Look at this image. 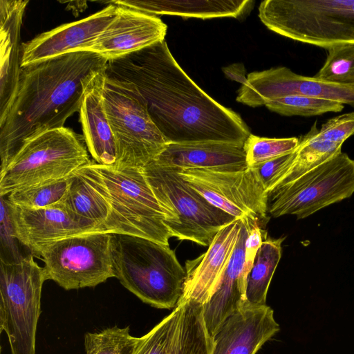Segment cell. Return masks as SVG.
<instances>
[{
	"instance_id": "obj_24",
	"label": "cell",
	"mask_w": 354,
	"mask_h": 354,
	"mask_svg": "<svg viewBox=\"0 0 354 354\" xmlns=\"http://www.w3.org/2000/svg\"><path fill=\"white\" fill-rule=\"evenodd\" d=\"M116 6H124L150 15H169L183 17L210 19L240 18L253 6L250 0L214 1H111Z\"/></svg>"
},
{
	"instance_id": "obj_12",
	"label": "cell",
	"mask_w": 354,
	"mask_h": 354,
	"mask_svg": "<svg viewBox=\"0 0 354 354\" xmlns=\"http://www.w3.org/2000/svg\"><path fill=\"white\" fill-rule=\"evenodd\" d=\"M178 172L212 205L235 219H252L261 228L269 220L268 194L254 168L232 171L190 169Z\"/></svg>"
},
{
	"instance_id": "obj_13",
	"label": "cell",
	"mask_w": 354,
	"mask_h": 354,
	"mask_svg": "<svg viewBox=\"0 0 354 354\" xmlns=\"http://www.w3.org/2000/svg\"><path fill=\"white\" fill-rule=\"evenodd\" d=\"M289 95L335 100L354 109V86H341L298 75L285 66L254 71L238 90L236 101L257 107Z\"/></svg>"
},
{
	"instance_id": "obj_1",
	"label": "cell",
	"mask_w": 354,
	"mask_h": 354,
	"mask_svg": "<svg viewBox=\"0 0 354 354\" xmlns=\"http://www.w3.org/2000/svg\"><path fill=\"white\" fill-rule=\"evenodd\" d=\"M105 75L136 86L167 143L243 145L250 135L238 113L212 98L187 75L165 40L108 60Z\"/></svg>"
},
{
	"instance_id": "obj_33",
	"label": "cell",
	"mask_w": 354,
	"mask_h": 354,
	"mask_svg": "<svg viewBox=\"0 0 354 354\" xmlns=\"http://www.w3.org/2000/svg\"><path fill=\"white\" fill-rule=\"evenodd\" d=\"M180 306L156 325L140 341L133 354H167L177 327Z\"/></svg>"
},
{
	"instance_id": "obj_18",
	"label": "cell",
	"mask_w": 354,
	"mask_h": 354,
	"mask_svg": "<svg viewBox=\"0 0 354 354\" xmlns=\"http://www.w3.org/2000/svg\"><path fill=\"white\" fill-rule=\"evenodd\" d=\"M167 26L158 17L117 6L114 18L88 49L107 60L165 40Z\"/></svg>"
},
{
	"instance_id": "obj_34",
	"label": "cell",
	"mask_w": 354,
	"mask_h": 354,
	"mask_svg": "<svg viewBox=\"0 0 354 354\" xmlns=\"http://www.w3.org/2000/svg\"><path fill=\"white\" fill-rule=\"evenodd\" d=\"M291 153L279 156L252 167L254 169L267 194L271 189L272 184L281 168L290 158Z\"/></svg>"
},
{
	"instance_id": "obj_25",
	"label": "cell",
	"mask_w": 354,
	"mask_h": 354,
	"mask_svg": "<svg viewBox=\"0 0 354 354\" xmlns=\"http://www.w3.org/2000/svg\"><path fill=\"white\" fill-rule=\"evenodd\" d=\"M178 306V321L167 354H212L213 338L205 323L203 306L189 301Z\"/></svg>"
},
{
	"instance_id": "obj_22",
	"label": "cell",
	"mask_w": 354,
	"mask_h": 354,
	"mask_svg": "<svg viewBox=\"0 0 354 354\" xmlns=\"http://www.w3.org/2000/svg\"><path fill=\"white\" fill-rule=\"evenodd\" d=\"M28 1H0V124L15 98L20 71V32Z\"/></svg>"
},
{
	"instance_id": "obj_31",
	"label": "cell",
	"mask_w": 354,
	"mask_h": 354,
	"mask_svg": "<svg viewBox=\"0 0 354 354\" xmlns=\"http://www.w3.org/2000/svg\"><path fill=\"white\" fill-rule=\"evenodd\" d=\"M71 177L12 192L5 197V200L8 203L30 209L53 206L64 198Z\"/></svg>"
},
{
	"instance_id": "obj_32",
	"label": "cell",
	"mask_w": 354,
	"mask_h": 354,
	"mask_svg": "<svg viewBox=\"0 0 354 354\" xmlns=\"http://www.w3.org/2000/svg\"><path fill=\"white\" fill-rule=\"evenodd\" d=\"M296 137L270 138L250 133L243 144L248 167H254L267 161L292 152L298 146Z\"/></svg>"
},
{
	"instance_id": "obj_11",
	"label": "cell",
	"mask_w": 354,
	"mask_h": 354,
	"mask_svg": "<svg viewBox=\"0 0 354 354\" xmlns=\"http://www.w3.org/2000/svg\"><path fill=\"white\" fill-rule=\"evenodd\" d=\"M113 233L93 232L42 245L46 279L66 290L95 287L115 277Z\"/></svg>"
},
{
	"instance_id": "obj_3",
	"label": "cell",
	"mask_w": 354,
	"mask_h": 354,
	"mask_svg": "<svg viewBox=\"0 0 354 354\" xmlns=\"http://www.w3.org/2000/svg\"><path fill=\"white\" fill-rule=\"evenodd\" d=\"M107 203L109 232L144 237L169 246L171 216L155 197L143 168L103 165L95 161L75 171Z\"/></svg>"
},
{
	"instance_id": "obj_30",
	"label": "cell",
	"mask_w": 354,
	"mask_h": 354,
	"mask_svg": "<svg viewBox=\"0 0 354 354\" xmlns=\"http://www.w3.org/2000/svg\"><path fill=\"white\" fill-rule=\"evenodd\" d=\"M266 106L280 115L304 117L338 113L344 109V104L338 101L301 95H289L272 100Z\"/></svg>"
},
{
	"instance_id": "obj_6",
	"label": "cell",
	"mask_w": 354,
	"mask_h": 354,
	"mask_svg": "<svg viewBox=\"0 0 354 354\" xmlns=\"http://www.w3.org/2000/svg\"><path fill=\"white\" fill-rule=\"evenodd\" d=\"M83 135L62 127L26 141L0 171V196L59 180L91 162Z\"/></svg>"
},
{
	"instance_id": "obj_9",
	"label": "cell",
	"mask_w": 354,
	"mask_h": 354,
	"mask_svg": "<svg viewBox=\"0 0 354 354\" xmlns=\"http://www.w3.org/2000/svg\"><path fill=\"white\" fill-rule=\"evenodd\" d=\"M44 268L32 254L12 261L1 259L0 330L7 334L11 354H35Z\"/></svg>"
},
{
	"instance_id": "obj_10",
	"label": "cell",
	"mask_w": 354,
	"mask_h": 354,
	"mask_svg": "<svg viewBox=\"0 0 354 354\" xmlns=\"http://www.w3.org/2000/svg\"><path fill=\"white\" fill-rule=\"evenodd\" d=\"M354 193V160L342 151L268 194V214L305 218Z\"/></svg>"
},
{
	"instance_id": "obj_20",
	"label": "cell",
	"mask_w": 354,
	"mask_h": 354,
	"mask_svg": "<svg viewBox=\"0 0 354 354\" xmlns=\"http://www.w3.org/2000/svg\"><path fill=\"white\" fill-rule=\"evenodd\" d=\"M153 162L177 171L190 169L232 171L248 167L243 145L216 141L167 143Z\"/></svg>"
},
{
	"instance_id": "obj_5",
	"label": "cell",
	"mask_w": 354,
	"mask_h": 354,
	"mask_svg": "<svg viewBox=\"0 0 354 354\" xmlns=\"http://www.w3.org/2000/svg\"><path fill=\"white\" fill-rule=\"evenodd\" d=\"M259 17L270 30L325 49L354 44V0H266Z\"/></svg>"
},
{
	"instance_id": "obj_26",
	"label": "cell",
	"mask_w": 354,
	"mask_h": 354,
	"mask_svg": "<svg viewBox=\"0 0 354 354\" xmlns=\"http://www.w3.org/2000/svg\"><path fill=\"white\" fill-rule=\"evenodd\" d=\"M62 205L77 219L109 232V207L102 196L79 174L71 177Z\"/></svg>"
},
{
	"instance_id": "obj_28",
	"label": "cell",
	"mask_w": 354,
	"mask_h": 354,
	"mask_svg": "<svg viewBox=\"0 0 354 354\" xmlns=\"http://www.w3.org/2000/svg\"><path fill=\"white\" fill-rule=\"evenodd\" d=\"M324 64L313 76L317 80L354 86V44L329 47Z\"/></svg>"
},
{
	"instance_id": "obj_19",
	"label": "cell",
	"mask_w": 354,
	"mask_h": 354,
	"mask_svg": "<svg viewBox=\"0 0 354 354\" xmlns=\"http://www.w3.org/2000/svg\"><path fill=\"white\" fill-rule=\"evenodd\" d=\"M279 330L270 306L248 304L232 313L212 337V354H257Z\"/></svg>"
},
{
	"instance_id": "obj_15",
	"label": "cell",
	"mask_w": 354,
	"mask_h": 354,
	"mask_svg": "<svg viewBox=\"0 0 354 354\" xmlns=\"http://www.w3.org/2000/svg\"><path fill=\"white\" fill-rule=\"evenodd\" d=\"M5 203L12 236L36 255L42 245L84 233L105 232L77 219L60 203L40 209L17 206L6 200Z\"/></svg>"
},
{
	"instance_id": "obj_16",
	"label": "cell",
	"mask_w": 354,
	"mask_h": 354,
	"mask_svg": "<svg viewBox=\"0 0 354 354\" xmlns=\"http://www.w3.org/2000/svg\"><path fill=\"white\" fill-rule=\"evenodd\" d=\"M83 19L61 25L21 44V67L74 51L88 50L115 17L111 3Z\"/></svg>"
},
{
	"instance_id": "obj_23",
	"label": "cell",
	"mask_w": 354,
	"mask_h": 354,
	"mask_svg": "<svg viewBox=\"0 0 354 354\" xmlns=\"http://www.w3.org/2000/svg\"><path fill=\"white\" fill-rule=\"evenodd\" d=\"M105 78L104 70L98 73L89 84L79 111L80 121L87 149L95 162L113 165L116 162L117 149L104 104Z\"/></svg>"
},
{
	"instance_id": "obj_7",
	"label": "cell",
	"mask_w": 354,
	"mask_h": 354,
	"mask_svg": "<svg viewBox=\"0 0 354 354\" xmlns=\"http://www.w3.org/2000/svg\"><path fill=\"white\" fill-rule=\"evenodd\" d=\"M103 97L116 145L114 165L144 168L167 144L151 119L145 99L133 84L107 77Z\"/></svg>"
},
{
	"instance_id": "obj_21",
	"label": "cell",
	"mask_w": 354,
	"mask_h": 354,
	"mask_svg": "<svg viewBox=\"0 0 354 354\" xmlns=\"http://www.w3.org/2000/svg\"><path fill=\"white\" fill-rule=\"evenodd\" d=\"M241 221L239 236L229 264L216 291L203 306L205 323L212 337L232 313L248 304L246 283L250 269L245 264V248L249 230L246 218Z\"/></svg>"
},
{
	"instance_id": "obj_29",
	"label": "cell",
	"mask_w": 354,
	"mask_h": 354,
	"mask_svg": "<svg viewBox=\"0 0 354 354\" xmlns=\"http://www.w3.org/2000/svg\"><path fill=\"white\" fill-rule=\"evenodd\" d=\"M129 327L117 326L84 336L86 354H133L140 337L132 336Z\"/></svg>"
},
{
	"instance_id": "obj_27",
	"label": "cell",
	"mask_w": 354,
	"mask_h": 354,
	"mask_svg": "<svg viewBox=\"0 0 354 354\" xmlns=\"http://www.w3.org/2000/svg\"><path fill=\"white\" fill-rule=\"evenodd\" d=\"M284 238L265 239L247 277L246 299L251 306L266 305L268 288L281 256Z\"/></svg>"
},
{
	"instance_id": "obj_17",
	"label": "cell",
	"mask_w": 354,
	"mask_h": 354,
	"mask_svg": "<svg viewBox=\"0 0 354 354\" xmlns=\"http://www.w3.org/2000/svg\"><path fill=\"white\" fill-rule=\"evenodd\" d=\"M241 226V220L227 224L214 236L205 253L186 261V277L178 306L189 301L204 306L209 301L229 264Z\"/></svg>"
},
{
	"instance_id": "obj_2",
	"label": "cell",
	"mask_w": 354,
	"mask_h": 354,
	"mask_svg": "<svg viewBox=\"0 0 354 354\" xmlns=\"http://www.w3.org/2000/svg\"><path fill=\"white\" fill-rule=\"evenodd\" d=\"M107 62L95 52L80 50L21 67L15 98L0 124L1 171L26 141L64 127L80 111L86 88Z\"/></svg>"
},
{
	"instance_id": "obj_14",
	"label": "cell",
	"mask_w": 354,
	"mask_h": 354,
	"mask_svg": "<svg viewBox=\"0 0 354 354\" xmlns=\"http://www.w3.org/2000/svg\"><path fill=\"white\" fill-rule=\"evenodd\" d=\"M315 122L308 132L299 138L275 178L270 190L285 185L342 152L344 142L354 134V112L331 118L320 129Z\"/></svg>"
},
{
	"instance_id": "obj_8",
	"label": "cell",
	"mask_w": 354,
	"mask_h": 354,
	"mask_svg": "<svg viewBox=\"0 0 354 354\" xmlns=\"http://www.w3.org/2000/svg\"><path fill=\"white\" fill-rule=\"evenodd\" d=\"M143 171L155 197L171 216L166 226L171 237L208 246L219 230L236 220L212 205L178 171L154 162Z\"/></svg>"
},
{
	"instance_id": "obj_35",
	"label": "cell",
	"mask_w": 354,
	"mask_h": 354,
	"mask_svg": "<svg viewBox=\"0 0 354 354\" xmlns=\"http://www.w3.org/2000/svg\"><path fill=\"white\" fill-rule=\"evenodd\" d=\"M225 76L230 80L243 84L247 80L246 71L241 63H236L223 68Z\"/></svg>"
},
{
	"instance_id": "obj_4",
	"label": "cell",
	"mask_w": 354,
	"mask_h": 354,
	"mask_svg": "<svg viewBox=\"0 0 354 354\" xmlns=\"http://www.w3.org/2000/svg\"><path fill=\"white\" fill-rule=\"evenodd\" d=\"M112 249L115 277L124 288L154 308L178 306L186 272L169 246L113 233Z\"/></svg>"
}]
</instances>
